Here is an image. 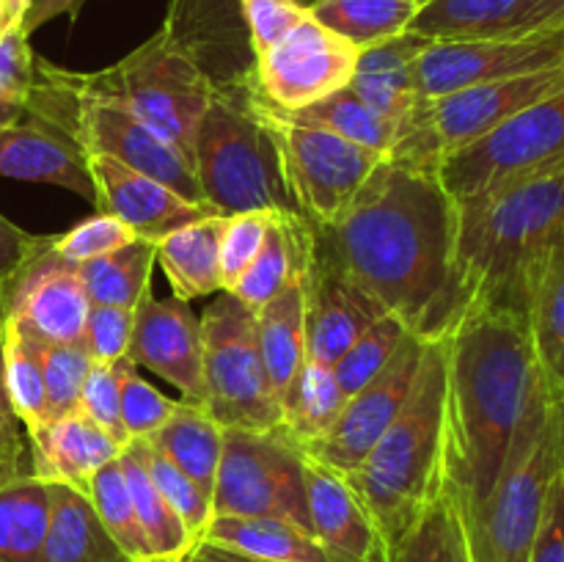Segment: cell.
I'll return each mask as SVG.
<instances>
[{
  "label": "cell",
  "mask_w": 564,
  "mask_h": 562,
  "mask_svg": "<svg viewBox=\"0 0 564 562\" xmlns=\"http://www.w3.org/2000/svg\"><path fill=\"white\" fill-rule=\"evenodd\" d=\"M312 231L319 253L411 334L449 336L457 209L435 171L386 154L347 213Z\"/></svg>",
  "instance_id": "1"
},
{
  "label": "cell",
  "mask_w": 564,
  "mask_h": 562,
  "mask_svg": "<svg viewBox=\"0 0 564 562\" xmlns=\"http://www.w3.org/2000/svg\"><path fill=\"white\" fill-rule=\"evenodd\" d=\"M119 466L124 472L127 488H130L132 505H135L138 527H141L143 540L149 549V562H182L191 556L193 534L176 516L174 507L163 499L158 488H154L152 477L147 474L143 463L138 461L135 450L130 444L121 446Z\"/></svg>",
  "instance_id": "34"
},
{
  "label": "cell",
  "mask_w": 564,
  "mask_h": 562,
  "mask_svg": "<svg viewBox=\"0 0 564 562\" xmlns=\"http://www.w3.org/2000/svg\"><path fill=\"white\" fill-rule=\"evenodd\" d=\"M540 383L523 314L479 312L446 336V488L463 512L499 483Z\"/></svg>",
  "instance_id": "2"
},
{
  "label": "cell",
  "mask_w": 564,
  "mask_h": 562,
  "mask_svg": "<svg viewBox=\"0 0 564 562\" xmlns=\"http://www.w3.org/2000/svg\"><path fill=\"white\" fill-rule=\"evenodd\" d=\"M534 356L551 395H564V240L534 275L527 301Z\"/></svg>",
  "instance_id": "33"
},
{
  "label": "cell",
  "mask_w": 564,
  "mask_h": 562,
  "mask_svg": "<svg viewBox=\"0 0 564 562\" xmlns=\"http://www.w3.org/2000/svg\"><path fill=\"white\" fill-rule=\"evenodd\" d=\"M6 11H9L14 28H22V20H25L28 9H31V0H3Z\"/></svg>",
  "instance_id": "57"
},
{
  "label": "cell",
  "mask_w": 564,
  "mask_h": 562,
  "mask_svg": "<svg viewBox=\"0 0 564 562\" xmlns=\"http://www.w3.org/2000/svg\"><path fill=\"white\" fill-rule=\"evenodd\" d=\"M556 171H564V88L446 158L435 176L460 207Z\"/></svg>",
  "instance_id": "12"
},
{
  "label": "cell",
  "mask_w": 564,
  "mask_h": 562,
  "mask_svg": "<svg viewBox=\"0 0 564 562\" xmlns=\"http://www.w3.org/2000/svg\"><path fill=\"white\" fill-rule=\"evenodd\" d=\"M430 42L433 39L405 31L400 36L361 50L356 75L347 88L375 114L400 125L408 110L419 102L416 86H413V66Z\"/></svg>",
  "instance_id": "25"
},
{
  "label": "cell",
  "mask_w": 564,
  "mask_h": 562,
  "mask_svg": "<svg viewBox=\"0 0 564 562\" xmlns=\"http://www.w3.org/2000/svg\"><path fill=\"white\" fill-rule=\"evenodd\" d=\"M39 358H42L44 395H47V422L80 411L83 383L94 364L86 347L39 339Z\"/></svg>",
  "instance_id": "44"
},
{
  "label": "cell",
  "mask_w": 564,
  "mask_h": 562,
  "mask_svg": "<svg viewBox=\"0 0 564 562\" xmlns=\"http://www.w3.org/2000/svg\"><path fill=\"white\" fill-rule=\"evenodd\" d=\"M564 66V28L527 39L430 42L413 66L419 99Z\"/></svg>",
  "instance_id": "15"
},
{
  "label": "cell",
  "mask_w": 564,
  "mask_h": 562,
  "mask_svg": "<svg viewBox=\"0 0 564 562\" xmlns=\"http://www.w3.org/2000/svg\"><path fill=\"white\" fill-rule=\"evenodd\" d=\"M273 215L275 213H259V209L226 215L224 237H220V287L224 292H231L248 264L262 251Z\"/></svg>",
  "instance_id": "46"
},
{
  "label": "cell",
  "mask_w": 564,
  "mask_h": 562,
  "mask_svg": "<svg viewBox=\"0 0 564 562\" xmlns=\"http://www.w3.org/2000/svg\"><path fill=\"white\" fill-rule=\"evenodd\" d=\"M347 395L336 380L334 367L308 358L295 383L281 400V424L297 446H306L328 433L345 408Z\"/></svg>",
  "instance_id": "35"
},
{
  "label": "cell",
  "mask_w": 564,
  "mask_h": 562,
  "mask_svg": "<svg viewBox=\"0 0 564 562\" xmlns=\"http://www.w3.org/2000/svg\"><path fill=\"white\" fill-rule=\"evenodd\" d=\"M411 336L408 325L394 314H380L369 328L361 331L356 342L345 350V356L334 364V375L347 397L361 391L369 380L378 378L402 342Z\"/></svg>",
  "instance_id": "42"
},
{
  "label": "cell",
  "mask_w": 564,
  "mask_h": 562,
  "mask_svg": "<svg viewBox=\"0 0 564 562\" xmlns=\"http://www.w3.org/2000/svg\"><path fill=\"white\" fill-rule=\"evenodd\" d=\"M290 116L303 121V125L323 127V130L334 132V136L345 138V141H352L358 147L375 149V152L383 154H389L397 136L394 121L375 114L350 88H341V91L330 94V97L319 99V102L308 105L303 110H295Z\"/></svg>",
  "instance_id": "40"
},
{
  "label": "cell",
  "mask_w": 564,
  "mask_h": 562,
  "mask_svg": "<svg viewBox=\"0 0 564 562\" xmlns=\"http://www.w3.org/2000/svg\"><path fill=\"white\" fill-rule=\"evenodd\" d=\"M358 55L356 44L308 14L281 42L257 55L248 75L264 102L295 114L350 86Z\"/></svg>",
  "instance_id": "14"
},
{
  "label": "cell",
  "mask_w": 564,
  "mask_h": 562,
  "mask_svg": "<svg viewBox=\"0 0 564 562\" xmlns=\"http://www.w3.org/2000/svg\"><path fill=\"white\" fill-rule=\"evenodd\" d=\"M86 165L94 182V207L124 220L141 240L158 242L180 226L218 213L108 154H86Z\"/></svg>",
  "instance_id": "19"
},
{
  "label": "cell",
  "mask_w": 564,
  "mask_h": 562,
  "mask_svg": "<svg viewBox=\"0 0 564 562\" xmlns=\"http://www.w3.org/2000/svg\"><path fill=\"white\" fill-rule=\"evenodd\" d=\"M257 342L268 369L275 400H284L297 372L308 361V331H306V284L303 273L281 290L273 301L257 309Z\"/></svg>",
  "instance_id": "28"
},
{
  "label": "cell",
  "mask_w": 564,
  "mask_h": 562,
  "mask_svg": "<svg viewBox=\"0 0 564 562\" xmlns=\"http://www.w3.org/2000/svg\"><path fill=\"white\" fill-rule=\"evenodd\" d=\"M182 562H193V560H191V556H187V560H182Z\"/></svg>",
  "instance_id": "61"
},
{
  "label": "cell",
  "mask_w": 564,
  "mask_h": 562,
  "mask_svg": "<svg viewBox=\"0 0 564 562\" xmlns=\"http://www.w3.org/2000/svg\"><path fill=\"white\" fill-rule=\"evenodd\" d=\"M50 485V521L36 562H132L110 538L91 499L72 485Z\"/></svg>",
  "instance_id": "26"
},
{
  "label": "cell",
  "mask_w": 564,
  "mask_h": 562,
  "mask_svg": "<svg viewBox=\"0 0 564 562\" xmlns=\"http://www.w3.org/2000/svg\"><path fill=\"white\" fill-rule=\"evenodd\" d=\"M130 367V358H119V361L108 364H91L80 395V411L86 413L94 424H99L105 433L113 435L121 446L127 444V435L119 417L121 378H124V372Z\"/></svg>",
  "instance_id": "49"
},
{
  "label": "cell",
  "mask_w": 564,
  "mask_h": 562,
  "mask_svg": "<svg viewBox=\"0 0 564 562\" xmlns=\"http://www.w3.org/2000/svg\"><path fill=\"white\" fill-rule=\"evenodd\" d=\"M50 521V485L31 468L0 472V562H36Z\"/></svg>",
  "instance_id": "32"
},
{
  "label": "cell",
  "mask_w": 564,
  "mask_h": 562,
  "mask_svg": "<svg viewBox=\"0 0 564 562\" xmlns=\"http://www.w3.org/2000/svg\"><path fill=\"white\" fill-rule=\"evenodd\" d=\"M529 562H564V472L556 474L549 490L543 523Z\"/></svg>",
  "instance_id": "54"
},
{
  "label": "cell",
  "mask_w": 564,
  "mask_h": 562,
  "mask_svg": "<svg viewBox=\"0 0 564 562\" xmlns=\"http://www.w3.org/2000/svg\"><path fill=\"white\" fill-rule=\"evenodd\" d=\"M86 496L91 499L94 512H97L102 527L110 532V538L121 545V551L132 562H149L147 540H143L141 527H138L135 505H132L119 457L94 472V477L88 479Z\"/></svg>",
  "instance_id": "41"
},
{
  "label": "cell",
  "mask_w": 564,
  "mask_h": 562,
  "mask_svg": "<svg viewBox=\"0 0 564 562\" xmlns=\"http://www.w3.org/2000/svg\"><path fill=\"white\" fill-rule=\"evenodd\" d=\"M11 28H14V22H11L9 11H6V3L0 0V36H3L6 31H11Z\"/></svg>",
  "instance_id": "59"
},
{
  "label": "cell",
  "mask_w": 564,
  "mask_h": 562,
  "mask_svg": "<svg viewBox=\"0 0 564 562\" xmlns=\"http://www.w3.org/2000/svg\"><path fill=\"white\" fill-rule=\"evenodd\" d=\"M303 284H306L308 358L334 367L347 347L361 336V331L386 312L319 253V248L314 246V231L303 268Z\"/></svg>",
  "instance_id": "21"
},
{
  "label": "cell",
  "mask_w": 564,
  "mask_h": 562,
  "mask_svg": "<svg viewBox=\"0 0 564 562\" xmlns=\"http://www.w3.org/2000/svg\"><path fill=\"white\" fill-rule=\"evenodd\" d=\"M91 298L83 287L77 264L64 262L53 251V235L47 246L31 259L11 290L6 317L17 320L25 331L44 342L83 345Z\"/></svg>",
  "instance_id": "18"
},
{
  "label": "cell",
  "mask_w": 564,
  "mask_h": 562,
  "mask_svg": "<svg viewBox=\"0 0 564 562\" xmlns=\"http://www.w3.org/2000/svg\"><path fill=\"white\" fill-rule=\"evenodd\" d=\"M132 240H138V235L124 220L108 213H97L94 218L80 220L75 229L64 231V235H53V251L64 262L83 264L105 257V253H113L116 248L127 246Z\"/></svg>",
  "instance_id": "48"
},
{
  "label": "cell",
  "mask_w": 564,
  "mask_h": 562,
  "mask_svg": "<svg viewBox=\"0 0 564 562\" xmlns=\"http://www.w3.org/2000/svg\"><path fill=\"white\" fill-rule=\"evenodd\" d=\"M562 472L554 395L543 383L518 428L510 457L488 499L463 512L471 562H529L545 499Z\"/></svg>",
  "instance_id": "7"
},
{
  "label": "cell",
  "mask_w": 564,
  "mask_h": 562,
  "mask_svg": "<svg viewBox=\"0 0 564 562\" xmlns=\"http://www.w3.org/2000/svg\"><path fill=\"white\" fill-rule=\"evenodd\" d=\"M554 411H556V428H560V452H562V472H564V395L554 397Z\"/></svg>",
  "instance_id": "58"
},
{
  "label": "cell",
  "mask_w": 564,
  "mask_h": 562,
  "mask_svg": "<svg viewBox=\"0 0 564 562\" xmlns=\"http://www.w3.org/2000/svg\"><path fill=\"white\" fill-rule=\"evenodd\" d=\"M28 114L58 127L86 154H108L141 174L154 176L180 196L204 204L196 171L185 154L149 130L124 105L83 91L72 80L69 69L36 58Z\"/></svg>",
  "instance_id": "8"
},
{
  "label": "cell",
  "mask_w": 564,
  "mask_h": 562,
  "mask_svg": "<svg viewBox=\"0 0 564 562\" xmlns=\"http://www.w3.org/2000/svg\"><path fill=\"white\" fill-rule=\"evenodd\" d=\"M198 543L224 545L264 562H341L312 532L268 516H213Z\"/></svg>",
  "instance_id": "29"
},
{
  "label": "cell",
  "mask_w": 564,
  "mask_h": 562,
  "mask_svg": "<svg viewBox=\"0 0 564 562\" xmlns=\"http://www.w3.org/2000/svg\"><path fill=\"white\" fill-rule=\"evenodd\" d=\"M391 549L446 488V336L424 345L400 417L347 474Z\"/></svg>",
  "instance_id": "4"
},
{
  "label": "cell",
  "mask_w": 564,
  "mask_h": 562,
  "mask_svg": "<svg viewBox=\"0 0 564 562\" xmlns=\"http://www.w3.org/2000/svg\"><path fill=\"white\" fill-rule=\"evenodd\" d=\"M455 209L452 331L471 314L494 309L527 317L534 275L564 240V171L518 182Z\"/></svg>",
  "instance_id": "3"
},
{
  "label": "cell",
  "mask_w": 564,
  "mask_h": 562,
  "mask_svg": "<svg viewBox=\"0 0 564 562\" xmlns=\"http://www.w3.org/2000/svg\"><path fill=\"white\" fill-rule=\"evenodd\" d=\"M176 406H180V400H169L165 395H160L149 380H143L135 372V364L121 378L119 417L127 441L149 439L152 433H158L174 417Z\"/></svg>",
  "instance_id": "47"
},
{
  "label": "cell",
  "mask_w": 564,
  "mask_h": 562,
  "mask_svg": "<svg viewBox=\"0 0 564 562\" xmlns=\"http://www.w3.org/2000/svg\"><path fill=\"white\" fill-rule=\"evenodd\" d=\"M253 108L279 149L281 174L297 215L312 229L334 226L386 154L345 141L323 127L292 119L290 114L264 102L257 88Z\"/></svg>",
  "instance_id": "11"
},
{
  "label": "cell",
  "mask_w": 564,
  "mask_h": 562,
  "mask_svg": "<svg viewBox=\"0 0 564 562\" xmlns=\"http://www.w3.org/2000/svg\"><path fill=\"white\" fill-rule=\"evenodd\" d=\"M240 9L251 36L253 58L281 42L292 28L312 14L301 0H240Z\"/></svg>",
  "instance_id": "51"
},
{
  "label": "cell",
  "mask_w": 564,
  "mask_h": 562,
  "mask_svg": "<svg viewBox=\"0 0 564 562\" xmlns=\"http://www.w3.org/2000/svg\"><path fill=\"white\" fill-rule=\"evenodd\" d=\"M0 176L66 187L94 204L86 152L66 132L33 114L0 130Z\"/></svg>",
  "instance_id": "23"
},
{
  "label": "cell",
  "mask_w": 564,
  "mask_h": 562,
  "mask_svg": "<svg viewBox=\"0 0 564 562\" xmlns=\"http://www.w3.org/2000/svg\"><path fill=\"white\" fill-rule=\"evenodd\" d=\"M560 88H564V66L419 99L397 125L389 158L435 171L446 158L477 143L507 119Z\"/></svg>",
  "instance_id": "9"
},
{
  "label": "cell",
  "mask_w": 564,
  "mask_h": 562,
  "mask_svg": "<svg viewBox=\"0 0 564 562\" xmlns=\"http://www.w3.org/2000/svg\"><path fill=\"white\" fill-rule=\"evenodd\" d=\"M47 240L50 235H31L11 224L6 215H0V320L6 317V306H9L17 279L31 264V259L47 246Z\"/></svg>",
  "instance_id": "52"
},
{
  "label": "cell",
  "mask_w": 564,
  "mask_h": 562,
  "mask_svg": "<svg viewBox=\"0 0 564 562\" xmlns=\"http://www.w3.org/2000/svg\"><path fill=\"white\" fill-rule=\"evenodd\" d=\"M416 3H419V6H424V3H430V0H416Z\"/></svg>",
  "instance_id": "60"
},
{
  "label": "cell",
  "mask_w": 564,
  "mask_h": 562,
  "mask_svg": "<svg viewBox=\"0 0 564 562\" xmlns=\"http://www.w3.org/2000/svg\"><path fill=\"white\" fill-rule=\"evenodd\" d=\"M0 347H3V380L11 408L25 428V435L47 422V395H44L39 339L17 320H0Z\"/></svg>",
  "instance_id": "39"
},
{
  "label": "cell",
  "mask_w": 564,
  "mask_h": 562,
  "mask_svg": "<svg viewBox=\"0 0 564 562\" xmlns=\"http://www.w3.org/2000/svg\"><path fill=\"white\" fill-rule=\"evenodd\" d=\"M224 435L226 430L202 406L180 400L174 417L147 441L213 501Z\"/></svg>",
  "instance_id": "31"
},
{
  "label": "cell",
  "mask_w": 564,
  "mask_h": 562,
  "mask_svg": "<svg viewBox=\"0 0 564 562\" xmlns=\"http://www.w3.org/2000/svg\"><path fill=\"white\" fill-rule=\"evenodd\" d=\"M22 468H31V452H28L25 428L17 419L6 391L3 347H0V472H22Z\"/></svg>",
  "instance_id": "53"
},
{
  "label": "cell",
  "mask_w": 564,
  "mask_h": 562,
  "mask_svg": "<svg viewBox=\"0 0 564 562\" xmlns=\"http://www.w3.org/2000/svg\"><path fill=\"white\" fill-rule=\"evenodd\" d=\"M389 562H471L460 505L449 488L424 507L413 527L397 540Z\"/></svg>",
  "instance_id": "38"
},
{
  "label": "cell",
  "mask_w": 564,
  "mask_h": 562,
  "mask_svg": "<svg viewBox=\"0 0 564 562\" xmlns=\"http://www.w3.org/2000/svg\"><path fill=\"white\" fill-rule=\"evenodd\" d=\"M303 483L312 534L330 554L341 562H389V545L345 474L303 452Z\"/></svg>",
  "instance_id": "22"
},
{
  "label": "cell",
  "mask_w": 564,
  "mask_h": 562,
  "mask_svg": "<svg viewBox=\"0 0 564 562\" xmlns=\"http://www.w3.org/2000/svg\"><path fill=\"white\" fill-rule=\"evenodd\" d=\"M204 395L198 406L224 430L279 433L281 406L257 342V309L218 292L202 314Z\"/></svg>",
  "instance_id": "10"
},
{
  "label": "cell",
  "mask_w": 564,
  "mask_h": 562,
  "mask_svg": "<svg viewBox=\"0 0 564 562\" xmlns=\"http://www.w3.org/2000/svg\"><path fill=\"white\" fill-rule=\"evenodd\" d=\"M69 75L83 91L124 105L193 165V138L218 80L204 72L174 17L110 69Z\"/></svg>",
  "instance_id": "6"
},
{
  "label": "cell",
  "mask_w": 564,
  "mask_h": 562,
  "mask_svg": "<svg viewBox=\"0 0 564 562\" xmlns=\"http://www.w3.org/2000/svg\"><path fill=\"white\" fill-rule=\"evenodd\" d=\"M308 246H312V226L301 215L275 213L262 251L248 264L240 281L231 287V295L240 298L251 309L273 301L281 290H286L303 273Z\"/></svg>",
  "instance_id": "30"
},
{
  "label": "cell",
  "mask_w": 564,
  "mask_h": 562,
  "mask_svg": "<svg viewBox=\"0 0 564 562\" xmlns=\"http://www.w3.org/2000/svg\"><path fill=\"white\" fill-rule=\"evenodd\" d=\"M213 516L284 518L312 532L301 446L284 430H226Z\"/></svg>",
  "instance_id": "13"
},
{
  "label": "cell",
  "mask_w": 564,
  "mask_h": 562,
  "mask_svg": "<svg viewBox=\"0 0 564 562\" xmlns=\"http://www.w3.org/2000/svg\"><path fill=\"white\" fill-rule=\"evenodd\" d=\"M564 28V0H430L408 31L433 42L527 39Z\"/></svg>",
  "instance_id": "20"
},
{
  "label": "cell",
  "mask_w": 564,
  "mask_h": 562,
  "mask_svg": "<svg viewBox=\"0 0 564 562\" xmlns=\"http://www.w3.org/2000/svg\"><path fill=\"white\" fill-rule=\"evenodd\" d=\"M306 6L319 25L358 50L405 33L422 9L416 0H308Z\"/></svg>",
  "instance_id": "36"
},
{
  "label": "cell",
  "mask_w": 564,
  "mask_h": 562,
  "mask_svg": "<svg viewBox=\"0 0 564 562\" xmlns=\"http://www.w3.org/2000/svg\"><path fill=\"white\" fill-rule=\"evenodd\" d=\"M132 328H135V309L91 303L83 347L94 364L119 361V358H127V350H130Z\"/></svg>",
  "instance_id": "50"
},
{
  "label": "cell",
  "mask_w": 564,
  "mask_h": 562,
  "mask_svg": "<svg viewBox=\"0 0 564 562\" xmlns=\"http://www.w3.org/2000/svg\"><path fill=\"white\" fill-rule=\"evenodd\" d=\"M158 264L154 242L132 240L113 253L77 264L83 287L99 306L135 309L143 292L152 290V270Z\"/></svg>",
  "instance_id": "37"
},
{
  "label": "cell",
  "mask_w": 564,
  "mask_h": 562,
  "mask_svg": "<svg viewBox=\"0 0 564 562\" xmlns=\"http://www.w3.org/2000/svg\"><path fill=\"white\" fill-rule=\"evenodd\" d=\"M191 560L193 562H264V560H257V556L240 554V551L224 549V545H215V543H196V545H193Z\"/></svg>",
  "instance_id": "56"
},
{
  "label": "cell",
  "mask_w": 564,
  "mask_h": 562,
  "mask_svg": "<svg viewBox=\"0 0 564 562\" xmlns=\"http://www.w3.org/2000/svg\"><path fill=\"white\" fill-rule=\"evenodd\" d=\"M33 55L28 36L11 28L0 36V130L28 114V97L33 86Z\"/></svg>",
  "instance_id": "45"
},
{
  "label": "cell",
  "mask_w": 564,
  "mask_h": 562,
  "mask_svg": "<svg viewBox=\"0 0 564 562\" xmlns=\"http://www.w3.org/2000/svg\"><path fill=\"white\" fill-rule=\"evenodd\" d=\"M193 171L204 204L220 215H297L281 174L279 149L253 108L248 72L215 83L193 138Z\"/></svg>",
  "instance_id": "5"
},
{
  "label": "cell",
  "mask_w": 564,
  "mask_h": 562,
  "mask_svg": "<svg viewBox=\"0 0 564 562\" xmlns=\"http://www.w3.org/2000/svg\"><path fill=\"white\" fill-rule=\"evenodd\" d=\"M424 345H427V339H422V336H408L389 361V367L378 378L369 380L361 391L347 397L334 428L301 450L323 466L347 477L369 455V450L378 444V439L391 428V422L400 417L402 406L411 397L413 380L419 375Z\"/></svg>",
  "instance_id": "16"
},
{
  "label": "cell",
  "mask_w": 564,
  "mask_h": 562,
  "mask_svg": "<svg viewBox=\"0 0 564 562\" xmlns=\"http://www.w3.org/2000/svg\"><path fill=\"white\" fill-rule=\"evenodd\" d=\"M226 215L213 213L180 226L154 242L160 270L169 279L174 298L193 301L224 292L220 287V237Z\"/></svg>",
  "instance_id": "27"
},
{
  "label": "cell",
  "mask_w": 564,
  "mask_h": 562,
  "mask_svg": "<svg viewBox=\"0 0 564 562\" xmlns=\"http://www.w3.org/2000/svg\"><path fill=\"white\" fill-rule=\"evenodd\" d=\"M31 472L44 483L72 485L86 494L88 479L105 463L116 461L121 444L105 433L83 411L66 413L61 419L39 424L28 433Z\"/></svg>",
  "instance_id": "24"
},
{
  "label": "cell",
  "mask_w": 564,
  "mask_h": 562,
  "mask_svg": "<svg viewBox=\"0 0 564 562\" xmlns=\"http://www.w3.org/2000/svg\"><path fill=\"white\" fill-rule=\"evenodd\" d=\"M127 358L176 386L185 402H202V320L193 314L187 301L154 298L152 290L143 292L135 306V328Z\"/></svg>",
  "instance_id": "17"
},
{
  "label": "cell",
  "mask_w": 564,
  "mask_h": 562,
  "mask_svg": "<svg viewBox=\"0 0 564 562\" xmlns=\"http://www.w3.org/2000/svg\"><path fill=\"white\" fill-rule=\"evenodd\" d=\"M83 6H86V0H31V9H28L25 20H22L20 31L25 33V36H31L33 31L47 25L55 17H69V20L75 22Z\"/></svg>",
  "instance_id": "55"
},
{
  "label": "cell",
  "mask_w": 564,
  "mask_h": 562,
  "mask_svg": "<svg viewBox=\"0 0 564 562\" xmlns=\"http://www.w3.org/2000/svg\"><path fill=\"white\" fill-rule=\"evenodd\" d=\"M127 444L135 450L138 461L143 463L147 474L152 477L154 488L163 494V499L169 501L171 507L176 510V516L182 518V523L187 527V532L193 534V540H202L204 538V529L207 523L213 521V501L163 455V452L154 450L147 439H135V441H127Z\"/></svg>",
  "instance_id": "43"
}]
</instances>
